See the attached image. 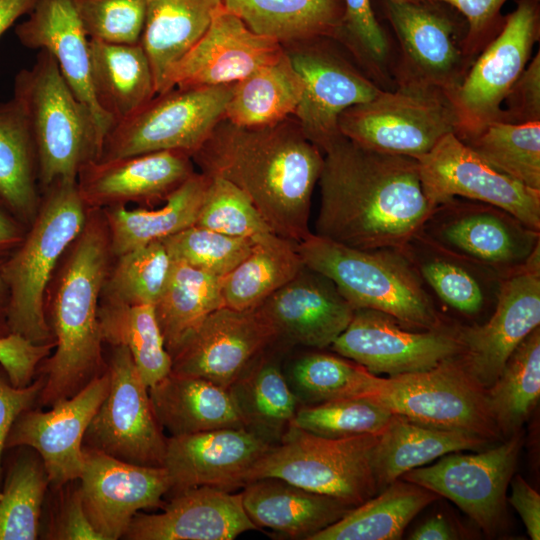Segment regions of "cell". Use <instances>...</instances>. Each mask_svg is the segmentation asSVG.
Wrapping results in <instances>:
<instances>
[{
	"mask_svg": "<svg viewBox=\"0 0 540 540\" xmlns=\"http://www.w3.org/2000/svg\"><path fill=\"white\" fill-rule=\"evenodd\" d=\"M510 504L520 515L528 535L540 539V495L520 475L511 481Z\"/></svg>",
	"mask_w": 540,
	"mask_h": 540,
	"instance_id": "59",
	"label": "cell"
},
{
	"mask_svg": "<svg viewBox=\"0 0 540 540\" xmlns=\"http://www.w3.org/2000/svg\"><path fill=\"white\" fill-rule=\"evenodd\" d=\"M58 512L50 538L61 540H103L87 517L79 487L65 496Z\"/></svg>",
	"mask_w": 540,
	"mask_h": 540,
	"instance_id": "58",
	"label": "cell"
},
{
	"mask_svg": "<svg viewBox=\"0 0 540 540\" xmlns=\"http://www.w3.org/2000/svg\"><path fill=\"white\" fill-rule=\"evenodd\" d=\"M79 491L84 510L103 540L123 538L132 518L157 507L169 493L164 467L143 466L84 446Z\"/></svg>",
	"mask_w": 540,
	"mask_h": 540,
	"instance_id": "22",
	"label": "cell"
},
{
	"mask_svg": "<svg viewBox=\"0 0 540 540\" xmlns=\"http://www.w3.org/2000/svg\"><path fill=\"white\" fill-rule=\"evenodd\" d=\"M297 243L274 232L254 240L250 253L221 280L224 306L258 308L304 267Z\"/></svg>",
	"mask_w": 540,
	"mask_h": 540,
	"instance_id": "40",
	"label": "cell"
},
{
	"mask_svg": "<svg viewBox=\"0 0 540 540\" xmlns=\"http://www.w3.org/2000/svg\"><path fill=\"white\" fill-rule=\"evenodd\" d=\"M383 5L402 51L393 70L396 82L431 86L451 100L473 63L462 47L464 18L440 2L383 0Z\"/></svg>",
	"mask_w": 540,
	"mask_h": 540,
	"instance_id": "12",
	"label": "cell"
},
{
	"mask_svg": "<svg viewBox=\"0 0 540 540\" xmlns=\"http://www.w3.org/2000/svg\"><path fill=\"white\" fill-rule=\"evenodd\" d=\"M234 83L174 87L112 125L97 160L179 150L190 156L224 118Z\"/></svg>",
	"mask_w": 540,
	"mask_h": 540,
	"instance_id": "9",
	"label": "cell"
},
{
	"mask_svg": "<svg viewBox=\"0 0 540 540\" xmlns=\"http://www.w3.org/2000/svg\"><path fill=\"white\" fill-rule=\"evenodd\" d=\"M191 158L200 173L244 192L275 234L299 243L312 233L311 199L324 155L294 116L258 127L223 118Z\"/></svg>",
	"mask_w": 540,
	"mask_h": 540,
	"instance_id": "2",
	"label": "cell"
},
{
	"mask_svg": "<svg viewBox=\"0 0 540 540\" xmlns=\"http://www.w3.org/2000/svg\"><path fill=\"white\" fill-rule=\"evenodd\" d=\"M409 538L412 540H451L457 536L447 520L438 515L419 526Z\"/></svg>",
	"mask_w": 540,
	"mask_h": 540,
	"instance_id": "61",
	"label": "cell"
},
{
	"mask_svg": "<svg viewBox=\"0 0 540 540\" xmlns=\"http://www.w3.org/2000/svg\"><path fill=\"white\" fill-rule=\"evenodd\" d=\"M303 81L284 52L234 83L224 119L245 127L266 126L294 116Z\"/></svg>",
	"mask_w": 540,
	"mask_h": 540,
	"instance_id": "41",
	"label": "cell"
},
{
	"mask_svg": "<svg viewBox=\"0 0 540 540\" xmlns=\"http://www.w3.org/2000/svg\"><path fill=\"white\" fill-rule=\"evenodd\" d=\"M45 383L39 374L31 384L16 387L0 364V480L3 474L5 441L16 418L24 411L36 407Z\"/></svg>",
	"mask_w": 540,
	"mask_h": 540,
	"instance_id": "57",
	"label": "cell"
},
{
	"mask_svg": "<svg viewBox=\"0 0 540 540\" xmlns=\"http://www.w3.org/2000/svg\"><path fill=\"white\" fill-rule=\"evenodd\" d=\"M540 325V245L503 281L496 306L481 324L455 326L458 356L484 389L490 387L517 346Z\"/></svg>",
	"mask_w": 540,
	"mask_h": 540,
	"instance_id": "17",
	"label": "cell"
},
{
	"mask_svg": "<svg viewBox=\"0 0 540 540\" xmlns=\"http://www.w3.org/2000/svg\"><path fill=\"white\" fill-rule=\"evenodd\" d=\"M55 344H36L11 333L0 337V364L16 387L33 382L43 361L52 353Z\"/></svg>",
	"mask_w": 540,
	"mask_h": 540,
	"instance_id": "55",
	"label": "cell"
},
{
	"mask_svg": "<svg viewBox=\"0 0 540 540\" xmlns=\"http://www.w3.org/2000/svg\"><path fill=\"white\" fill-rule=\"evenodd\" d=\"M244 487L242 502L252 522L291 538L309 540L356 507L279 478L252 480Z\"/></svg>",
	"mask_w": 540,
	"mask_h": 540,
	"instance_id": "30",
	"label": "cell"
},
{
	"mask_svg": "<svg viewBox=\"0 0 540 540\" xmlns=\"http://www.w3.org/2000/svg\"><path fill=\"white\" fill-rule=\"evenodd\" d=\"M15 448L0 492V540H34L50 484L37 452L26 446Z\"/></svg>",
	"mask_w": 540,
	"mask_h": 540,
	"instance_id": "45",
	"label": "cell"
},
{
	"mask_svg": "<svg viewBox=\"0 0 540 540\" xmlns=\"http://www.w3.org/2000/svg\"><path fill=\"white\" fill-rule=\"evenodd\" d=\"M209 177L195 172L160 207L113 206L101 209L113 256L161 241L195 224Z\"/></svg>",
	"mask_w": 540,
	"mask_h": 540,
	"instance_id": "34",
	"label": "cell"
},
{
	"mask_svg": "<svg viewBox=\"0 0 540 540\" xmlns=\"http://www.w3.org/2000/svg\"><path fill=\"white\" fill-rule=\"evenodd\" d=\"M331 347L370 373L389 377L432 369L462 352L454 325L415 332L388 314L365 308L355 309Z\"/></svg>",
	"mask_w": 540,
	"mask_h": 540,
	"instance_id": "18",
	"label": "cell"
},
{
	"mask_svg": "<svg viewBox=\"0 0 540 540\" xmlns=\"http://www.w3.org/2000/svg\"><path fill=\"white\" fill-rule=\"evenodd\" d=\"M155 417L171 436L245 427L227 388L170 372L148 388Z\"/></svg>",
	"mask_w": 540,
	"mask_h": 540,
	"instance_id": "31",
	"label": "cell"
},
{
	"mask_svg": "<svg viewBox=\"0 0 540 540\" xmlns=\"http://www.w3.org/2000/svg\"><path fill=\"white\" fill-rule=\"evenodd\" d=\"M490 443L478 435L432 428L393 414L372 453L378 492L407 471L436 458L451 452L483 448Z\"/></svg>",
	"mask_w": 540,
	"mask_h": 540,
	"instance_id": "33",
	"label": "cell"
},
{
	"mask_svg": "<svg viewBox=\"0 0 540 540\" xmlns=\"http://www.w3.org/2000/svg\"><path fill=\"white\" fill-rule=\"evenodd\" d=\"M221 280L183 262L172 261L167 283L154 304L171 358L210 313L224 306Z\"/></svg>",
	"mask_w": 540,
	"mask_h": 540,
	"instance_id": "42",
	"label": "cell"
},
{
	"mask_svg": "<svg viewBox=\"0 0 540 540\" xmlns=\"http://www.w3.org/2000/svg\"><path fill=\"white\" fill-rule=\"evenodd\" d=\"M372 397L393 414L424 426L490 441L500 434L485 389L466 371L458 356L426 371L381 377Z\"/></svg>",
	"mask_w": 540,
	"mask_h": 540,
	"instance_id": "10",
	"label": "cell"
},
{
	"mask_svg": "<svg viewBox=\"0 0 540 540\" xmlns=\"http://www.w3.org/2000/svg\"><path fill=\"white\" fill-rule=\"evenodd\" d=\"M9 291L1 271L0 261V337L11 334L8 326Z\"/></svg>",
	"mask_w": 540,
	"mask_h": 540,
	"instance_id": "63",
	"label": "cell"
},
{
	"mask_svg": "<svg viewBox=\"0 0 540 540\" xmlns=\"http://www.w3.org/2000/svg\"><path fill=\"white\" fill-rule=\"evenodd\" d=\"M194 225L252 240L273 232L246 194L220 177H209Z\"/></svg>",
	"mask_w": 540,
	"mask_h": 540,
	"instance_id": "52",
	"label": "cell"
},
{
	"mask_svg": "<svg viewBox=\"0 0 540 540\" xmlns=\"http://www.w3.org/2000/svg\"><path fill=\"white\" fill-rule=\"evenodd\" d=\"M256 528L241 493L199 486L174 493L160 513L138 512L123 539L232 540Z\"/></svg>",
	"mask_w": 540,
	"mask_h": 540,
	"instance_id": "27",
	"label": "cell"
},
{
	"mask_svg": "<svg viewBox=\"0 0 540 540\" xmlns=\"http://www.w3.org/2000/svg\"><path fill=\"white\" fill-rule=\"evenodd\" d=\"M228 390L245 428L270 444L293 425L299 402L278 362L264 353Z\"/></svg>",
	"mask_w": 540,
	"mask_h": 540,
	"instance_id": "38",
	"label": "cell"
},
{
	"mask_svg": "<svg viewBox=\"0 0 540 540\" xmlns=\"http://www.w3.org/2000/svg\"><path fill=\"white\" fill-rule=\"evenodd\" d=\"M272 446L245 427L170 436L163 461L169 492L199 486L230 491L244 486L252 466Z\"/></svg>",
	"mask_w": 540,
	"mask_h": 540,
	"instance_id": "25",
	"label": "cell"
},
{
	"mask_svg": "<svg viewBox=\"0 0 540 540\" xmlns=\"http://www.w3.org/2000/svg\"><path fill=\"white\" fill-rule=\"evenodd\" d=\"M342 136L380 153L419 158L445 135L456 133L450 98L439 89L397 83L373 99L344 110L338 119Z\"/></svg>",
	"mask_w": 540,
	"mask_h": 540,
	"instance_id": "8",
	"label": "cell"
},
{
	"mask_svg": "<svg viewBox=\"0 0 540 540\" xmlns=\"http://www.w3.org/2000/svg\"><path fill=\"white\" fill-rule=\"evenodd\" d=\"M98 321L103 343L127 348L148 388L171 372L172 358L165 347L154 305L100 299Z\"/></svg>",
	"mask_w": 540,
	"mask_h": 540,
	"instance_id": "43",
	"label": "cell"
},
{
	"mask_svg": "<svg viewBox=\"0 0 540 540\" xmlns=\"http://www.w3.org/2000/svg\"><path fill=\"white\" fill-rule=\"evenodd\" d=\"M171 266L172 259L162 241L116 256L100 299L128 305H154L167 283Z\"/></svg>",
	"mask_w": 540,
	"mask_h": 540,
	"instance_id": "48",
	"label": "cell"
},
{
	"mask_svg": "<svg viewBox=\"0 0 540 540\" xmlns=\"http://www.w3.org/2000/svg\"><path fill=\"white\" fill-rule=\"evenodd\" d=\"M89 39L140 43L146 21L144 0H72Z\"/></svg>",
	"mask_w": 540,
	"mask_h": 540,
	"instance_id": "53",
	"label": "cell"
},
{
	"mask_svg": "<svg viewBox=\"0 0 540 540\" xmlns=\"http://www.w3.org/2000/svg\"><path fill=\"white\" fill-rule=\"evenodd\" d=\"M419 233L504 277L520 269L540 245V231L506 210L461 197L435 205Z\"/></svg>",
	"mask_w": 540,
	"mask_h": 540,
	"instance_id": "13",
	"label": "cell"
},
{
	"mask_svg": "<svg viewBox=\"0 0 540 540\" xmlns=\"http://www.w3.org/2000/svg\"><path fill=\"white\" fill-rule=\"evenodd\" d=\"M146 21L141 37L161 93L172 66L199 40L223 0H144Z\"/></svg>",
	"mask_w": 540,
	"mask_h": 540,
	"instance_id": "35",
	"label": "cell"
},
{
	"mask_svg": "<svg viewBox=\"0 0 540 540\" xmlns=\"http://www.w3.org/2000/svg\"><path fill=\"white\" fill-rule=\"evenodd\" d=\"M297 250L304 265L333 281L355 309L383 312L409 329L451 325L402 250L355 249L314 233L297 243Z\"/></svg>",
	"mask_w": 540,
	"mask_h": 540,
	"instance_id": "5",
	"label": "cell"
},
{
	"mask_svg": "<svg viewBox=\"0 0 540 540\" xmlns=\"http://www.w3.org/2000/svg\"><path fill=\"white\" fill-rule=\"evenodd\" d=\"M109 384L106 369L81 391L49 410L33 407L22 412L10 428L5 449L26 446L36 451L54 488L79 480L84 467V435Z\"/></svg>",
	"mask_w": 540,
	"mask_h": 540,
	"instance_id": "20",
	"label": "cell"
},
{
	"mask_svg": "<svg viewBox=\"0 0 540 540\" xmlns=\"http://www.w3.org/2000/svg\"><path fill=\"white\" fill-rule=\"evenodd\" d=\"M334 43L329 38H317L283 46L303 81L294 117L308 140L323 153L342 137L338 126L341 113L384 90Z\"/></svg>",
	"mask_w": 540,
	"mask_h": 540,
	"instance_id": "15",
	"label": "cell"
},
{
	"mask_svg": "<svg viewBox=\"0 0 540 540\" xmlns=\"http://www.w3.org/2000/svg\"><path fill=\"white\" fill-rule=\"evenodd\" d=\"M393 413L373 397H351L303 405L293 425L327 438L380 434Z\"/></svg>",
	"mask_w": 540,
	"mask_h": 540,
	"instance_id": "49",
	"label": "cell"
},
{
	"mask_svg": "<svg viewBox=\"0 0 540 540\" xmlns=\"http://www.w3.org/2000/svg\"><path fill=\"white\" fill-rule=\"evenodd\" d=\"M379 435L327 438L292 425L252 466L246 483L279 478L358 506L379 493L372 468Z\"/></svg>",
	"mask_w": 540,
	"mask_h": 540,
	"instance_id": "7",
	"label": "cell"
},
{
	"mask_svg": "<svg viewBox=\"0 0 540 540\" xmlns=\"http://www.w3.org/2000/svg\"><path fill=\"white\" fill-rule=\"evenodd\" d=\"M172 261L223 278L250 253L254 240L192 225L163 240Z\"/></svg>",
	"mask_w": 540,
	"mask_h": 540,
	"instance_id": "50",
	"label": "cell"
},
{
	"mask_svg": "<svg viewBox=\"0 0 540 540\" xmlns=\"http://www.w3.org/2000/svg\"><path fill=\"white\" fill-rule=\"evenodd\" d=\"M283 52L280 43L256 34L223 7L199 40L172 66L162 92L174 87L236 83Z\"/></svg>",
	"mask_w": 540,
	"mask_h": 540,
	"instance_id": "24",
	"label": "cell"
},
{
	"mask_svg": "<svg viewBox=\"0 0 540 540\" xmlns=\"http://www.w3.org/2000/svg\"><path fill=\"white\" fill-rule=\"evenodd\" d=\"M196 171L191 156L168 150L93 160L77 176V188L87 209L113 206L155 207Z\"/></svg>",
	"mask_w": 540,
	"mask_h": 540,
	"instance_id": "23",
	"label": "cell"
},
{
	"mask_svg": "<svg viewBox=\"0 0 540 540\" xmlns=\"http://www.w3.org/2000/svg\"><path fill=\"white\" fill-rule=\"evenodd\" d=\"M423 192L432 207L453 197L500 207L540 231V190L497 171L454 133L416 159Z\"/></svg>",
	"mask_w": 540,
	"mask_h": 540,
	"instance_id": "16",
	"label": "cell"
},
{
	"mask_svg": "<svg viewBox=\"0 0 540 540\" xmlns=\"http://www.w3.org/2000/svg\"><path fill=\"white\" fill-rule=\"evenodd\" d=\"M540 36L539 0H518L498 35L473 61L451 97L455 135L466 142L499 121L502 103L528 64Z\"/></svg>",
	"mask_w": 540,
	"mask_h": 540,
	"instance_id": "11",
	"label": "cell"
},
{
	"mask_svg": "<svg viewBox=\"0 0 540 540\" xmlns=\"http://www.w3.org/2000/svg\"><path fill=\"white\" fill-rule=\"evenodd\" d=\"M90 78L97 105L113 124L156 95L149 58L141 45L89 39Z\"/></svg>",
	"mask_w": 540,
	"mask_h": 540,
	"instance_id": "32",
	"label": "cell"
},
{
	"mask_svg": "<svg viewBox=\"0 0 540 540\" xmlns=\"http://www.w3.org/2000/svg\"><path fill=\"white\" fill-rule=\"evenodd\" d=\"M114 259L103 213L88 209L86 223L63 254L44 299L53 352L38 373L45 383L38 404L69 398L106 369L98 321L102 287Z\"/></svg>",
	"mask_w": 540,
	"mask_h": 540,
	"instance_id": "3",
	"label": "cell"
},
{
	"mask_svg": "<svg viewBox=\"0 0 540 540\" xmlns=\"http://www.w3.org/2000/svg\"><path fill=\"white\" fill-rule=\"evenodd\" d=\"M87 215L76 180H59L41 190L35 219L19 246L1 261L9 291L11 333L36 344H55L45 317V293L63 254L84 227Z\"/></svg>",
	"mask_w": 540,
	"mask_h": 540,
	"instance_id": "4",
	"label": "cell"
},
{
	"mask_svg": "<svg viewBox=\"0 0 540 540\" xmlns=\"http://www.w3.org/2000/svg\"><path fill=\"white\" fill-rule=\"evenodd\" d=\"M316 235L361 249H398L432 210L415 158L366 149L342 136L324 152Z\"/></svg>",
	"mask_w": 540,
	"mask_h": 540,
	"instance_id": "1",
	"label": "cell"
},
{
	"mask_svg": "<svg viewBox=\"0 0 540 540\" xmlns=\"http://www.w3.org/2000/svg\"><path fill=\"white\" fill-rule=\"evenodd\" d=\"M309 540H395L438 495L417 484L395 480Z\"/></svg>",
	"mask_w": 540,
	"mask_h": 540,
	"instance_id": "39",
	"label": "cell"
},
{
	"mask_svg": "<svg viewBox=\"0 0 540 540\" xmlns=\"http://www.w3.org/2000/svg\"><path fill=\"white\" fill-rule=\"evenodd\" d=\"M15 35L24 47L45 50L54 57L73 93L93 115L103 143L113 122L94 98L89 38L72 0H37L28 18L16 25Z\"/></svg>",
	"mask_w": 540,
	"mask_h": 540,
	"instance_id": "28",
	"label": "cell"
},
{
	"mask_svg": "<svg viewBox=\"0 0 540 540\" xmlns=\"http://www.w3.org/2000/svg\"><path fill=\"white\" fill-rule=\"evenodd\" d=\"M498 122L521 124L540 121V53L530 61L504 101Z\"/></svg>",
	"mask_w": 540,
	"mask_h": 540,
	"instance_id": "56",
	"label": "cell"
},
{
	"mask_svg": "<svg viewBox=\"0 0 540 540\" xmlns=\"http://www.w3.org/2000/svg\"><path fill=\"white\" fill-rule=\"evenodd\" d=\"M13 92L34 141L40 190L59 180H77L80 168L98 159L102 138L54 57L39 50L34 64L15 76Z\"/></svg>",
	"mask_w": 540,
	"mask_h": 540,
	"instance_id": "6",
	"label": "cell"
},
{
	"mask_svg": "<svg viewBox=\"0 0 540 540\" xmlns=\"http://www.w3.org/2000/svg\"><path fill=\"white\" fill-rule=\"evenodd\" d=\"M277 340L274 328L258 308L222 306L210 313L172 355L171 371L228 389Z\"/></svg>",
	"mask_w": 540,
	"mask_h": 540,
	"instance_id": "21",
	"label": "cell"
},
{
	"mask_svg": "<svg viewBox=\"0 0 540 540\" xmlns=\"http://www.w3.org/2000/svg\"><path fill=\"white\" fill-rule=\"evenodd\" d=\"M464 143L497 171L540 190V121L492 122Z\"/></svg>",
	"mask_w": 540,
	"mask_h": 540,
	"instance_id": "47",
	"label": "cell"
},
{
	"mask_svg": "<svg viewBox=\"0 0 540 540\" xmlns=\"http://www.w3.org/2000/svg\"><path fill=\"white\" fill-rule=\"evenodd\" d=\"M258 309L278 339L316 349L331 346L355 312L333 281L307 266Z\"/></svg>",
	"mask_w": 540,
	"mask_h": 540,
	"instance_id": "26",
	"label": "cell"
},
{
	"mask_svg": "<svg viewBox=\"0 0 540 540\" xmlns=\"http://www.w3.org/2000/svg\"><path fill=\"white\" fill-rule=\"evenodd\" d=\"M485 394L499 432L505 436L519 432L540 396V327L512 352Z\"/></svg>",
	"mask_w": 540,
	"mask_h": 540,
	"instance_id": "44",
	"label": "cell"
},
{
	"mask_svg": "<svg viewBox=\"0 0 540 540\" xmlns=\"http://www.w3.org/2000/svg\"><path fill=\"white\" fill-rule=\"evenodd\" d=\"M27 227L0 208V261L8 257L22 242Z\"/></svg>",
	"mask_w": 540,
	"mask_h": 540,
	"instance_id": "60",
	"label": "cell"
},
{
	"mask_svg": "<svg viewBox=\"0 0 540 540\" xmlns=\"http://www.w3.org/2000/svg\"><path fill=\"white\" fill-rule=\"evenodd\" d=\"M433 1L444 3L456 10L466 21L467 29L462 41L466 57L472 62L498 35L505 23L501 14L507 0H393Z\"/></svg>",
	"mask_w": 540,
	"mask_h": 540,
	"instance_id": "54",
	"label": "cell"
},
{
	"mask_svg": "<svg viewBox=\"0 0 540 540\" xmlns=\"http://www.w3.org/2000/svg\"><path fill=\"white\" fill-rule=\"evenodd\" d=\"M344 16L336 43H341L360 69L378 86L390 81V46L371 0H343Z\"/></svg>",
	"mask_w": 540,
	"mask_h": 540,
	"instance_id": "51",
	"label": "cell"
},
{
	"mask_svg": "<svg viewBox=\"0 0 540 540\" xmlns=\"http://www.w3.org/2000/svg\"><path fill=\"white\" fill-rule=\"evenodd\" d=\"M402 251L435 306L439 303L468 319L493 312L506 277L436 245L419 232Z\"/></svg>",
	"mask_w": 540,
	"mask_h": 540,
	"instance_id": "29",
	"label": "cell"
},
{
	"mask_svg": "<svg viewBox=\"0 0 540 540\" xmlns=\"http://www.w3.org/2000/svg\"><path fill=\"white\" fill-rule=\"evenodd\" d=\"M256 34L282 46L317 38L336 41L343 16V0H223Z\"/></svg>",
	"mask_w": 540,
	"mask_h": 540,
	"instance_id": "36",
	"label": "cell"
},
{
	"mask_svg": "<svg viewBox=\"0 0 540 540\" xmlns=\"http://www.w3.org/2000/svg\"><path fill=\"white\" fill-rule=\"evenodd\" d=\"M109 347V389L86 430L84 446L128 463L163 467L167 437L153 412L148 387L128 349Z\"/></svg>",
	"mask_w": 540,
	"mask_h": 540,
	"instance_id": "14",
	"label": "cell"
},
{
	"mask_svg": "<svg viewBox=\"0 0 540 540\" xmlns=\"http://www.w3.org/2000/svg\"><path fill=\"white\" fill-rule=\"evenodd\" d=\"M37 0H0V37L20 17L28 15Z\"/></svg>",
	"mask_w": 540,
	"mask_h": 540,
	"instance_id": "62",
	"label": "cell"
},
{
	"mask_svg": "<svg viewBox=\"0 0 540 540\" xmlns=\"http://www.w3.org/2000/svg\"><path fill=\"white\" fill-rule=\"evenodd\" d=\"M285 376L298 402L304 405L341 398L372 397L381 378L355 362L324 353L298 357Z\"/></svg>",
	"mask_w": 540,
	"mask_h": 540,
	"instance_id": "46",
	"label": "cell"
},
{
	"mask_svg": "<svg viewBox=\"0 0 540 540\" xmlns=\"http://www.w3.org/2000/svg\"><path fill=\"white\" fill-rule=\"evenodd\" d=\"M509 437L476 454L448 453L435 464L414 468L401 477L450 499L491 533L502 518L506 489L523 443L520 431Z\"/></svg>",
	"mask_w": 540,
	"mask_h": 540,
	"instance_id": "19",
	"label": "cell"
},
{
	"mask_svg": "<svg viewBox=\"0 0 540 540\" xmlns=\"http://www.w3.org/2000/svg\"><path fill=\"white\" fill-rule=\"evenodd\" d=\"M41 202L34 141L19 102H0V208L27 228Z\"/></svg>",
	"mask_w": 540,
	"mask_h": 540,
	"instance_id": "37",
	"label": "cell"
}]
</instances>
